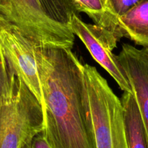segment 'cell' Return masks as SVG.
Segmentation results:
<instances>
[{
	"instance_id": "obj_1",
	"label": "cell",
	"mask_w": 148,
	"mask_h": 148,
	"mask_svg": "<svg viewBox=\"0 0 148 148\" xmlns=\"http://www.w3.org/2000/svg\"><path fill=\"white\" fill-rule=\"evenodd\" d=\"M35 55L47 143L51 148H96L82 99V62L63 48L36 46Z\"/></svg>"
},
{
	"instance_id": "obj_2",
	"label": "cell",
	"mask_w": 148,
	"mask_h": 148,
	"mask_svg": "<svg viewBox=\"0 0 148 148\" xmlns=\"http://www.w3.org/2000/svg\"><path fill=\"white\" fill-rule=\"evenodd\" d=\"M82 99L96 148H129L121 100L95 66L82 65Z\"/></svg>"
},
{
	"instance_id": "obj_3",
	"label": "cell",
	"mask_w": 148,
	"mask_h": 148,
	"mask_svg": "<svg viewBox=\"0 0 148 148\" xmlns=\"http://www.w3.org/2000/svg\"><path fill=\"white\" fill-rule=\"evenodd\" d=\"M10 73V92L0 98V148H23L43 132V110L25 84Z\"/></svg>"
},
{
	"instance_id": "obj_4",
	"label": "cell",
	"mask_w": 148,
	"mask_h": 148,
	"mask_svg": "<svg viewBox=\"0 0 148 148\" xmlns=\"http://www.w3.org/2000/svg\"><path fill=\"white\" fill-rule=\"evenodd\" d=\"M0 15L37 46L73 48L76 36L69 26L49 18L39 0H0Z\"/></svg>"
},
{
	"instance_id": "obj_5",
	"label": "cell",
	"mask_w": 148,
	"mask_h": 148,
	"mask_svg": "<svg viewBox=\"0 0 148 148\" xmlns=\"http://www.w3.org/2000/svg\"><path fill=\"white\" fill-rule=\"evenodd\" d=\"M35 43L0 15V48L9 71L25 84L43 110L45 100L35 55Z\"/></svg>"
},
{
	"instance_id": "obj_6",
	"label": "cell",
	"mask_w": 148,
	"mask_h": 148,
	"mask_svg": "<svg viewBox=\"0 0 148 148\" xmlns=\"http://www.w3.org/2000/svg\"><path fill=\"white\" fill-rule=\"evenodd\" d=\"M70 29L82 42L93 59L103 68L123 92L132 94L124 71L113 52L119 42L110 30L95 24L86 23L79 15H73L68 23Z\"/></svg>"
},
{
	"instance_id": "obj_7",
	"label": "cell",
	"mask_w": 148,
	"mask_h": 148,
	"mask_svg": "<svg viewBox=\"0 0 148 148\" xmlns=\"http://www.w3.org/2000/svg\"><path fill=\"white\" fill-rule=\"evenodd\" d=\"M116 56L132 87L148 139V49L125 43Z\"/></svg>"
},
{
	"instance_id": "obj_8",
	"label": "cell",
	"mask_w": 148,
	"mask_h": 148,
	"mask_svg": "<svg viewBox=\"0 0 148 148\" xmlns=\"http://www.w3.org/2000/svg\"><path fill=\"white\" fill-rule=\"evenodd\" d=\"M113 34L119 41L125 37L148 49V0H140L124 15L116 18Z\"/></svg>"
},
{
	"instance_id": "obj_9",
	"label": "cell",
	"mask_w": 148,
	"mask_h": 148,
	"mask_svg": "<svg viewBox=\"0 0 148 148\" xmlns=\"http://www.w3.org/2000/svg\"><path fill=\"white\" fill-rule=\"evenodd\" d=\"M129 148H148V139L133 94L123 92L121 99Z\"/></svg>"
},
{
	"instance_id": "obj_10",
	"label": "cell",
	"mask_w": 148,
	"mask_h": 148,
	"mask_svg": "<svg viewBox=\"0 0 148 148\" xmlns=\"http://www.w3.org/2000/svg\"><path fill=\"white\" fill-rule=\"evenodd\" d=\"M45 13L56 22L68 25L73 15H79L74 0H39Z\"/></svg>"
},
{
	"instance_id": "obj_11",
	"label": "cell",
	"mask_w": 148,
	"mask_h": 148,
	"mask_svg": "<svg viewBox=\"0 0 148 148\" xmlns=\"http://www.w3.org/2000/svg\"><path fill=\"white\" fill-rule=\"evenodd\" d=\"M140 0H106L107 10L116 18L124 15Z\"/></svg>"
},
{
	"instance_id": "obj_12",
	"label": "cell",
	"mask_w": 148,
	"mask_h": 148,
	"mask_svg": "<svg viewBox=\"0 0 148 148\" xmlns=\"http://www.w3.org/2000/svg\"><path fill=\"white\" fill-rule=\"evenodd\" d=\"M12 86V76L9 71L6 60L0 48V98L7 96Z\"/></svg>"
},
{
	"instance_id": "obj_13",
	"label": "cell",
	"mask_w": 148,
	"mask_h": 148,
	"mask_svg": "<svg viewBox=\"0 0 148 148\" xmlns=\"http://www.w3.org/2000/svg\"><path fill=\"white\" fill-rule=\"evenodd\" d=\"M31 148H51L45 139L42 133L39 134L33 139L31 142Z\"/></svg>"
},
{
	"instance_id": "obj_14",
	"label": "cell",
	"mask_w": 148,
	"mask_h": 148,
	"mask_svg": "<svg viewBox=\"0 0 148 148\" xmlns=\"http://www.w3.org/2000/svg\"><path fill=\"white\" fill-rule=\"evenodd\" d=\"M23 148H31V143H30V144H28V145H25V146Z\"/></svg>"
},
{
	"instance_id": "obj_15",
	"label": "cell",
	"mask_w": 148,
	"mask_h": 148,
	"mask_svg": "<svg viewBox=\"0 0 148 148\" xmlns=\"http://www.w3.org/2000/svg\"><path fill=\"white\" fill-rule=\"evenodd\" d=\"M105 2H106V0H105ZM105 6H106V5H105Z\"/></svg>"
},
{
	"instance_id": "obj_16",
	"label": "cell",
	"mask_w": 148,
	"mask_h": 148,
	"mask_svg": "<svg viewBox=\"0 0 148 148\" xmlns=\"http://www.w3.org/2000/svg\"><path fill=\"white\" fill-rule=\"evenodd\" d=\"M104 2H105V0H104Z\"/></svg>"
},
{
	"instance_id": "obj_17",
	"label": "cell",
	"mask_w": 148,
	"mask_h": 148,
	"mask_svg": "<svg viewBox=\"0 0 148 148\" xmlns=\"http://www.w3.org/2000/svg\"></svg>"
}]
</instances>
